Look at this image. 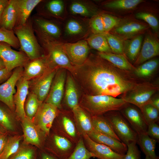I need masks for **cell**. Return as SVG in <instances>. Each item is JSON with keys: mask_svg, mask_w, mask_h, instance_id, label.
Segmentation results:
<instances>
[{"mask_svg": "<svg viewBox=\"0 0 159 159\" xmlns=\"http://www.w3.org/2000/svg\"><path fill=\"white\" fill-rule=\"evenodd\" d=\"M83 94L107 95L117 97L146 81L133 72L120 69L99 56L91 54L82 65L70 73Z\"/></svg>", "mask_w": 159, "mask_h": 159, "instance_id": "obj_1", "label": "cell"}, {"mask_svg": "<svg viewBox=\"0 0 159 159\" xmlns=\"http://www.w3.org/2000/svg\"><path fill=\"white\" fill-rule=\"evenodd\" d=\"M128 104L121 98L83 94L80 99L79 105L93 116L103 115L110 111H120Z\"/></svg>", "mask_w": 159, "mask_h": 159, "instance_id": "obj_2", "label": "cell"}, {"mask_svg": "<svg viewBox=\"0 0 159 159\" xmlns=\"http://www.w3.org/2000/svg\"><path fill=\"white\" fill-rule=\"evenodd\" d=\"M34 30L44 55L52 66L54 68H64L70 73L72 72L75 67L71 64L63 51L62 43L57 39L49 37L37 30Z\"/></svg>", "mask_w": 159, "mask_h": 159, "instance_id": "obj_3", "label": "cell"}, {"mask_svg": "<svg viewBox=\"0 0 159 159\" xmlns=\"http://www.w3.org/2000/svg\"><path fill=\"white\" fill-rule=\"evenodd\" d=\"M13 31L19 41L20 50L30 60L44 55L34 33L31 18L30 17L24 24L15 27Z\"/></svg>", "mask_w": 159, "mask_h": 159, "instance_id": "obj_4", "label": "cell"}, {"mask_svg": "<svg viewBox=\"0 0 159 159\" xmlns=\"http://www.w3.org/2000/svg\"><path fill=\"white\" fill-rule=\"evenodd\" d=\"M159 90V85L158 82L145 81L120 98L127 103L136 106L140 110L145 105L149 103L151 98Z\"/></svg>", "mask_w": 159, "mask_h": 159, "instance_id": "obj_5", "label": "cell"}, {"mask_svg": "<svg viewBox=\"0 0 159 159\" xmlns=\"http://www.w3.org/2000/svg\"><path fill=\"white\" fill-rule=\"evenodd\" d=\"M51 129L76 144L82 136L78 130L72 111L68 110L60 109Z\"/></svg>", "mask_w": 159, "mask_h": 159, "instance_id": "obj_6", "label": "cell"}, {"mask_svg": "<svg viewBox=\"0 0 159 159\" xmlns=\"http://www.w3.org/2000/svg\"><path fill=\"white\" fill-rule=\"evenodd\" d=\"M76 145L64 136L50 131L46 138L43 150L57 159H67Z\"/></svg>", "mask_w": 159, "mask_h": 159, "instance_id": "obj_7", "label": "cell"}, {"mask_svg": "<svg viewBox=\"0 0 159 159\" xmlns=\"http://www.w3.org/2000/svg\"><path fill=\"white\" fill-rule=\"evenodd\" d=\"M104 115L121 142L126 145L133 142H137L138 134L119 111H110Z\"/></svg>", "mask_w": 159, "mask_h": 159, "instance_id": "obj_8", "label": "cell"}, {"mask_svg": "<svg viewBox=\"0 0 159 159\" xmlns=\"http://www.w3.org/2000/svg\"><path fill=\"white\" fill-rule=\"evenodd\" d=\"M59 111L60 109L56 106L44 102L39 106L32 120L48 136Z\"/></svg>", "mask_w": 159, "mask_h": 159, "instance_id": "obj_9", "label": "cell"}, {"mask_svg": "<svg viewBox=\"0 0 159 159\" xmlns=\"http://www.w3.org/2000/svg\"><path fill=\"white\" fill-rule=\"evenodd\" d=\"M24 69L23 67L15 68L9 78L0 85V101L14 112L15 106L13 97L16 92V84L19 79L22 76Z\"/></svg>", "mask_w": 159, "mask_h": 159, "instance_id": "obj_10", "label": "cell"}, {"mask_svg": "<svg viewBox=\"0 0 159 159\" xmlns=\"http://www.w3.org/2000/svg\"><path fill=\"white\" fill-rule=\"evenodd\" d=\"M9 44L0 42V58L8 70L13 71L18 67H23L30 60L22 51L13 49Z\"/></svg>", "mask_w": 159, "mask_h": 159, "instance_id": "obj_11", "label": "cell"}, {"mask_svg": "<svg viewBox=\"0 0 159 159\" xmlns=\"http://www.w3.org/2000/svg\"><path fill=\"white\" fill-rule=\"evenodd\" d=\"M59 69H51L29 81V90L35 94L39 101L44 102L49 93L54 77Z\"/></svg>", "mask_w": 159, "mask_h": 159, "instance_id": "obj_12", "label": "cell"}, {"mask_svg": "<svg viewBox=\"0 0 159 159\" xmlns=\"http://www.w3.org/2000/svg\"><path fill=\"white\" fill-rule=\"evenodd\" d=\"M21 121L24 143L43 150L47 136L46 133L26 116Z\"/></svg>", "mask_w": 159, "mask_h": 159, "instance_id": "obj_13", "label": "cell"}, {"mask_svg": "<svg viewBox=\"0 0 159 159\" xmlns=\"http://www.w3.org/2000/svg\"><path fill=\"white\" fill-rule=\"evenodd\" d=\"M67 70L64 68L59 69L53 79L50 89L44 102L62 109V101L63 97Z\"/></svg>", "mask_w": 159, "mask_h": 159, "instance_id": "obj_14", "label": "cell"}, {"mask_svg": "<svg viewBox=\"0 0 159 159\" xmlns=\"http://www.w3.org/2000/svg\"><path fill=\"white\" fill-rule=\"evenodd\" d=\"M62 46L71 63L74 67L82 65L89 56L90 48L85 40H81L74 43H62Z\"/></svg>", "mask_w": 159, "mask_h": 159, "instance_id": "obj_15", "label": "cell"}, {"mask_svg": "<svg viewBox=\"0 0 159 159\" xmlns=\"http://www.w3.org/2000/svg\"><path fill=\"white\" fill-rule=\"evenodd\" d=\"M119 111L138 135L146 133L148 125L138 108L128 103Z\"/></svg>", "mask_w": 159, "mask_h": 159, "instance_id": "obj_16", "label": "cell"}, {"mask_svg": "<svg viewBox=\"0 0 159 159\" xmlns=\"http://www.w3.org/2000/svg\"><path fill=\"white\" fill-rule=\"evenodd\" d=\"M24 68L22 76L25 79L29 81L44 74L51 69L56 68L52 66L47 57L44 55L39 58L30 60Z\"/></svg>", "mask_w": 159, "mask_h": 159, "instance_id": "obj_17", "label": "cell"}, {"mask_svg": "<svg viewBox=\"0 0 159 159\" xmlns=\"http://www.w3.org/2000/svg\"><path fill=\"white\" fill-rule=\"evenodd\" d=\"M16 87V92L13 97L15 106V113L17 119L21 121L26 117L24 105L29 92V81L22 76L17 81Z\"/></svg>", "mask_w": 159, "mask_h": 159, "instance_id": "obj_18", "label": "cell"}, {"mask_svg": "<svg viewBox=\"0 0 159 159\" xmlns=\"http://www.w3.org/2000/svg\"><path fill=\"white\" fill-rule=\"evenodd\" d=\"M87 148L98 159H123L124 156L117 153L109 148L92 140L87 134L82 135Z\"/></svg>", "mask_w": 159, "mask_h": 159, "instance_id": "obj_19", "label": "cell"}, {"mask_svg": "<svg viewBox=\"0 0 159 159\" xmlns=\"http://www.w3.org/2000/svg\"><path fill=\"white\" fill-rule=\"evenodd\" d=\"M159 54L158 40L152 35H147L144 39L142 49L134 63L138 66L150 59Z\"/></svg>", "mask_w": 159, "mask_h": 159, "instance_id": "obj_20", "label": "cell"}, {"mask_svg": "<svg viewBox=\"0 0 159 159\" xmlns=\"http://www.w3.org/2000/svg\"><path fill=\"white\" fill-rule=\"evenodd\" d=\"M88 135L93 140L107 146L117 154L124 155L127 152V148L125 144L110 136L94 129Z\"/></svg>", "mask_w": 159, "mask_h": 159, "instance_id": "obj_21", "label": "cell"}, {"mask_svg": "<svg viewBox=\"0 0 159 159\" xmlns=\"http://www.w3.org/2000/svg\"><path fill=\"white\" fill-rule=\"evenodd\" d=\"M31 19L34 29L41 32L51 38L57 39L61 35L60 29L54 22L47 19L37 14Z\"/></svg>", "mask_w": 159, "mask_h": 159, "instance_id": "obj_22", "label": "cell"}, {"mask_svg": "<svg viewBox=\"0 0 159 159\" xmlns=\"http://www.w3.org/2000/svg\"><path fill=\"white\" fill-rule=\"evenodd\" d=\"M72 111L77 127L81 136L88 135L94 130L92 116L89 113L79 105Z\"/></svg>", "mask_w": 159, "mask_h": 159, "instance_id": "obj_23", "label": "cell"}, {"mask_svg": "<svg viewBox=\"0 0 159 159\" xmlns=\"http://www.w3.org/2000/svg\"><path fill=\"white\" fill-rule=\"evenodd\" d=\"M65 83V103L69 110L72 111L79 105L80 99L75 81L68 71Z\"/></svg>", "mask_w": 159, "mask_h": 159, "instance_id": "obj_24", "label": "cell"}, {"mask_svg": "<svg viewBox=\"0 0 159 159\" xmlns=\"http://www.w3.org/2000/svg\"><path fill=\"white\" fill-rule=\"evenodd\" d=\"M42 0H16L17 19L16 26L24 24L30 17L33 9Z\"/></svg>", "mask_w": 159, "mask_h": 159, "instance_id": "obj_25", "label": "cell"}, {"mask_svg": "<svg viewBox=\"0 0 159 159\" xmlns=\"http://www.w3.org/2000/svg\"><path fill=\"white\" fill-rule=\"evenodd\" d=\"M16 19V0H9L0 20V28L13 30Z\"/></svg>", "mask_w": 159, "mask_h": 159, "instance_id": "obj_26", "label": "cell"}, {"mask_svg": "<svg viewBox=\"0 0 159 159\" xmlns=\"http://www.w3.org/2000/svg\"><path fill=\"white\" fill-rule=\"evenodd\" d=\"M98 55L122 70L133 72L136 68L130 63L124 55L99 52Z\"/></svg>", "mask_w": 159, "mask_h": 159, "instance_id": "obj_27", "label": "cell"}, {"mask_svg": "<svg viewBox=\"0 0 159 159\" xmlns=\"http://www.w3.org/2000/svg\"><path fill=\"white\" fill-rule=\"evenodd\" d=\"M15 113L3 103H0V126L7 132H13L16 128Z\"/></svg>", "mask_w": 159, "mask_h": 159, "instance_id": "obj_28", "label": "cell"}, {"mask_svg": "<svg viewBox=\"0 0 159 159\" xmlns=\"http://www.w3.org/2000/svg\"><path fill=\"white\" fill-rule=\"evenodd\" d=\"M159 64L158 59H154L142 63L136 67L133 71L138 78L145 81H148L157 69Z\"/></svg>", "mask_w": 159, "mask_h": 159, "instance_id": "obj_29", "label": "cell"}, {"mask_svg": "<svg viewBox=\"0 0 159 159\" xmlns=\"http://www.w3.org/2000/svg\"><path fill=\"white\" fill-rule=\"evenodd\" d=\"M157 140L150 137L146 133L138 135L137 144L145 156L151 159H159L155 153L156 144Z\"/></svg>", "mask_w": 159, "mask_h": 159, "instance_id": "obj_30", "label": "cell"}, {"mask_svg": "<svg viewBox=\"0 0 159 159\" xmlns=\"http://www.w3.org/2000/svg\"><path fill=\"white\" fill-rule=\"evenodd\" d=\"M92 116L94 130L121 141L115 132L110 122L104 115Z\"/></svg>", "mask_w": 159, "mask_h": 159, "instance_id": "obj_31", "label": "cell"}, {"mask_svg": "<svg viewBox=\"0 0 159 159\" xmlns=\"http://www.w3.org/2000/svg\"><path fill=\"white\" fill-rule=\"evenodd\" d=\"M143 40L142 35L127 41L124 46V53L131 62L135 61L140 51Z\"/></svg>", "mask_w": 159, "mask_h": 159, "instance_id": "obj_32", "label": "cell"}, {"mask_svg": "<svg viewBox=\"0 0 159 159\" xmlns=\"http://www.w3.org/2000/svg\"><path fill=\"white\" fill-rule=\"evenodd\" d=\"M88 44L92 48L100 52L112 53L103 34H94L87 39Z\"/></svg>", "mask_w": 159, "mask_h": 159, "instance_id": "obj_33", "label": "cell"}, {"mask_svg": "<svg viewBox=\"0 0 159 159\" xmlns=\"http://www.w3.org/2000/svg\"><path fill=\"white\" fill-rule=\"evenodd\" d=\"M23 136L19 135L8 137L6 146L0 154V159H9L19 149Z\"/></svg>", "mask_w": 159, "mask_h": 159, "instance_id": "obj_34", "label": "cell"}, {"mask_svg": "<svg viewBox=\"0 0 159 159\" xmlns=\"http://www.w3.org/2000/svg\"><path fill=\"white\" fill-rule=\"evenodd\" d=\"M42 103L39 101L35 94L29 91L24 105L26 116L32 120Z\"/></svg>", "mask_w": 159, "mask_h": 159, "instance_id": "obj_35", "label": "cell"}, {"mask_svg": "<svg viewBox=\"0 0 159 159\" xmlns=\"http://www.w3.org/2000/svg\"><path fill=\"white\" fill-rule=\"evenodd\" d=\"M146 26L135 22H130L122 25L115 29V32L120 35L126 36L132 35L145 29Z\"/></svg>", "mask_w": 159, "mask_h": 159, "instance_id": "obj_36", "label": "cell"}, {"mask_svg": "<svg viewBox=\"0 0 159 159\" xmlns=\"http://www.w3.org/2000/svg\"><path fill=\"white\" fill-rule=\"evenodd\" d=\"M92 157H95V155L87 148L82 136L67 159H90Z\"/></svg>", "mask_w": 159, "mask_h": 159, "instance_id": "obj_37", "label": "cell"}, {"mask_svg": "<svg viewBox=\"0 0 159 159\" xmlns=\"http://www.w3.org/2000/svg\"><path fill=\"white\" fill-rule=\"evenodd\" d=\"M38 157L36 149L24 143L9 159H38Z\"/></svg>", "mask_w": 159, "mask_h": 159, "instance_id": "obj_38", "label": "cell"}, {"mask_svg": "<svg viewBox=\"0 0 159 159\" xmlns=\"http://www.w3.org/2000/svg\"><path fill=\"white\" fill-rule=\"evenodd\" d=\"M143 1L142 0H116L106 3L105 6L111 9H132Z\"/></svg>", "mask_w": 159, "mask_h": 159, "instance_id": "obj_39", "label": "cell"}, {"mask_svg": "<svg viewBox=\"0 0 159 159\" xmlns=\"http://www.w3.org/2000/svg\"><path fill=\"white\" fill-rule=\"evenodd\" d=\"M0 42L6 43L16 49H20L19 41L13 30L0 28Z\"/></svg>", "mask_w": 159, "mask_h": 159, "instance_id": "obj_40", "label": "cell"}, {"mask_svg": "<svg viewBox=\"0 0 159 159\" xmlns=\"http://www.w3.org/2000/svg\"><path fill=\"white\" fill-rule=\"evenodd\" d=\"M140 111L147 125L150 123L158 122L159 110L151 105L146 104Z\"/></svg>", "mask_w": 159, "mask_h": 159, "instance_id": "obj_41", "label": "cell"}, {"mask_svg": "<svg viewBox=\"0 0 159 159\" xmlns=\"http://www.w3.org/2000/svg\"><path fill=\"white\" fill-rule=\"evenodd\" d=\"M102 34L105 37L112 53L117 54H125L124 46L120 39L108 32H104Z\"/></svg>", "mask_w": 159, "mask_h": 159, "instance_id": "obj_42", "label": "cell"}, {"mask_svg": "<svg viewBox=\"0 0 159 159\" xmlns=\"http://www.w3.org/2000/svg\"><path fill=\"white\" fill-rule=\"evenodd\" d=\"M70 8L71 11L74 14L90 16L93 14L91 10L87 6L79 1L72 2Z\"/></svg>", "mask_w": 159, "mask_h": 159, "instance_id": "obj_43", "label": "cell"}, {"mask_svg": "<svg viewBox=\"0 0 159 159\" xmlns=\"http://www.w3.org/2000/svg\"><path fill=\"white\" fill-rule=\"evenodd\" d=\"M47 10L51 14L59 16L62 13L64 8L63 1L60 0H52L48 1L46 4Z\"/></svg>", "mask_w": 159, "mask_h": 159, "instance_id": "obj_44", "label": "cell"}, {"mask_svg": "<svg viewBox=\"0 0 159 159\" xmlns=\"http://www.w3.org/2000/svg\"><path fill=\"white\" fill-rule=\"evenodd\" d=\"M136 17L147 22L155 32H158L159 22L157 18L153 15L148 13L140 12L136 14Z\"/></svg>", "mask_w": 159, "mask_h": 159, "instance_id": "obj_45", "label": "cell"}, {"mask_svg": "<svg viewBox=\"0 0 159 159\" xmlns=\"http://www.w3.org/2000/svg\"><path fill=\"white\" fill-rule=\"evenodd\" d=\"M65 28L67 33L70 35H77L81 33L83 31V28L81 24L73 19L68 21Z\"/></svg>", "mask_w": 159, "mask_h": 159, "instance_id": "obj_46", "label": "cell"}, {"mask_svg": "<svg viewBox=\"0 0 159 159\" xmlns=\"http://www.w3.org/2000/svg\"><path fill=\"white\" fill-rule=\"evenodd\" d=\"M136 142L127 145V149L123 159H141L140 151L136 145Z\"/></svg>", "mask_w": 159, "mask_h": 159, "instance_id": "obj_47", "label": "cell"}, {"mask_svg": "<svg viewBox=\"0 0 159 159\" xmlns=\"http://www.w3.org/2000/svg\"><path fill=\"white\" fill-rule=\"evenodd\" d=\"M90 25L94 34H102L105 32L101 15H97L93 18L90 21Z\"/></svg>", "mask_w": 159, "mask_h": 159, "instance_id": "obj_48", "label": "cell"}, {"mask_svg": "<svg viewBox=\"0 0 159 159\" xmlns=\"http://www.w3.org/2000/svg\"><path fill=\"white\" fill-rule=\"evenodd\" d=\"M104 25L105 32H108L118 23V19L111 15L107 14L101 15Z\"/></svg>", "mask_w": 159, "mask_h": 159, "instance_id": "obj_49", "label": "cell"}, {"mask_svg": "<svg viewBox=\"0 0 159 159\" xmlns=\"http://www.w3.org/2000/svg\"><path fill=\"white\" fill-rule=\"evenodd\" d=\"M146 134L150 138L159 141V126L155 122L150 123L148 125Z\"/></svg>", "mask_w": 159, "mask_h": 159, "instance_id": "obj_50", "label": "cell"}, {"mask_svg": "<svg viewBox=\"0 0 159 159\" xmlns=\"http://www.w3.org/2000/svg\"><path fill=\"white\" fill-rule=\"evenodd\" d=\"M13 71H10L6 68L0 69V85L7 80L11 75Z\"/></svg>", "mask_w": 159, "mask_h": 159, "instance_id": "obj_51", "label": "cell"}, {"mask_svg": "<svg viewBox=\"0 0 159 159\" xmlns=\"http://www.w3.org/2000/svg\"><path fill=\"white\" fill-rule=\"evenodd\" d=\"M8 132L0 135V154L2 152L6 146L8 138Z\"/></svg>", "mask_w": 159, "mask_h": 159, "instance_id": "obj_52", "label": "cell"}, {"mask_svg": "<svg viewBox=\"0 0 159 159\" xmlns=\"http://www.w3.org/2000/svg\"><path fill=\"white\" fill-rule=\"evenodd\" d=\"M159 110V96L158 94H155L151 98L149 103Z\"/></svg>", "mask_w": 159, "mask_h": 159, "instance_id": "obj_53", "label": "cell"}, {"mask_svg": "<svg viewBox=\"0 0 159 159\" xmlns=\"http://www.w3.org/2000/svg\"><path fill=\"white\" fill-rule=\"evenodd\" d=\"M41 150L39 155L38 154V159H57L44 150Z\"/></svg>", "mask_w": 159, "mask_h": 159, "instance_id": "obj_54", "label": "cell"}, {"mask_svg": "<svg viewBox=\"0 0 159 159\" xmlns=\"http://www.w3.org/2000/svg\"><path fill=\"white\" fill-rule=\"evenodd\" d=\"M9 1V0H0V20L3 11Z\"/></svg>", "mask_w": 159, "mask_h": 159, "instance_id": "obj_55", "label": "cell"}, {"mask_svg": "<svg viewBox=\"0 0 159 159\" xmlns=\"http://www.w3.org/2000/svg\"><path fill=\"white\" fill-rule=\"evenodd\" d=\"M5 68L4 62L2 59L0 58V69Z\"/></svg>", "mask_w": 159, "mask_h": 159, "instance_id": "obj_56", "label": "cell"}, {"mask_svg": "<svg viewBox=\"0 0 159 159\" xmlns=\"http://www.w3.org/2000/svg\"><path fill=\"white\" fill-rule=\"evenodd\" d=\"M7 132H8L0 126V135L3 134Z\"/></svg>", "mask_w": 159, "mask_h": 159, "instance_id": "obj_57", "label": "cell"}, {"mask_svg": "<svg viewBox=\"0 0 159 159\" xmlns=\"http://www.w3.org/2000/svg\"><path fill=\"white\" fill-rule=\"evenodd\" d=\"M145 159H151L148 156H145Z\"/></svg>", "mask_w": 159, "mask_h": 159, "instance_id": "obj_58", "label": "cell"}, {"mask_svg": "<svg viewBox=\"0 0 159 159\" xmlns=\"http://www.w3.org/2000/svg\"></svg>", "mask_w": 159, "mask_h": 159, "instance_id": "obj_59", "label": "cell"}]
</instances>
